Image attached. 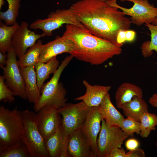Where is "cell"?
I'll return each instance as SVG.
<instances>
[{
  "label": "cell",
  "instance_id": "1",
  "mask_svg": "<svg viewBox=\"0 0 157 157\" xmlns=\"http://www.w3.org/2000/svg\"><path fill=\"white\" fill-rule=\"evenodd\" d=\"M113 1L81 0L70 8L90 33L119 47L116 41L117 34L120 30H129L131 22Z\"/></svg>",
  "mask_w": 157,
  "mask_h": 157
},
{
  "label": "cell",
  "instance_id": "2",
  "mask_svg": "<svg viewBox=\"0 0 157 157\" xmlns=\"http://www.w3.org/2000/svg\"><path fill=\"white\" fill-rule=\"evenodd\" d=\"M63 37L72 41L74 47L70 54L77 60L98 65L120 54L121 47L95 36L87 29L66 24Z\"/></svg>",
  "mask_w": 157,
  "mask_h": 157
},
{
  "label": "cell",
  "instance_id": "3",
  "mask_svg": "<svg viewBox=\"0 0 157 157\" xmlns=\"http://www.w3.org/2000/svg\"><path fill=\"white\" fill-rule=\"evenodd\" d=\"M73 58L70 55L65 58L50 80L44 84L40 90V96L34 104L33 108L35 112L47 104L54 105L59 109L66 104L67 91L59 81L63 71Z\"/></svg>",
  "mask_w": 157,
  "mask_h": 157
},
{
  "label": "cell",
  "instance_id": "4",
  "mask_svg": "<svg viewBox=\"0 0 157 157\" xmlns=\"http://www.w3.org/2000/svg\"><path fill=\"white\" fill-rule=\"evenodd\" d=\"M24 126L21 111L0 107V150L21 141Z\"/></svg>",
  "mask_w": 157,
  "mask_h": 157
},
{
  "label": "cell",
  "instance_id": "5",
  "mask_svg": "<svg viewBox=\"0 0 157 157\" xmlns=\"http://www.w3.org/2000/svg\"><path fill=\"white\" fill-rule=\"evenodd\" d=\"M24 126L21 141L27 147L31 157H49L45 140L38 129L36 114L26 109L21 111Z\"/></svg>",
  "mask_w": 157,
  "mask_h": 157
},
{
  "label": "cell",
  "instance_id": "6",
  "mask_svg": "<svg viewBox=\"0 0 157 157\" xmlns=\"http://www.w3.org/2000/svg\"><path fill=\"white\" fill-rule=\"evenodd\" d=\"M65 24L74 25L86 29L78 20L70 7L67 9H58L52 12L46 18L34 21L30 25L29 27L34 30H41L46 36H50L53 31Z\"/></svg>",
  "mask_w": 157,
  "mask_h": 157
},
{
  "label": "cell",
  "instance_id": "7",
  "mask_svg": "<svg viewBox=\"0 0 157 157\" xmlns=\"http://www.w3.org/2000/svg\"><path fill=\"white\" fill-rule=\"evenodd\" d=\"M129 137L120 127L109 126L102 119L97 141V157H109L112 151L121 147L124 142Z\"/></svg>",
  "mask_w": 157,
  "mask_h": 157
},
{
  "label": "cell",
  "instance_id": "8",
  "mask_svg": "<svg viewBox=\"0 0 157 157\" xmlns=\"http://www.w3.org/2000/svg\"><path fill=\"white\" fill-rule=\"evenodd\" d=\"M91 108L82 101L75 104L66 103L58 109L62 117V124L67 135L81 128Z\"/></svg>",
  "mask_w": 157,
  "mask_h": 157
},
{
  "label": "cell",
  "instance_id": "9",
  "mask_svg": "<svg viewBox=\"0 0 157 157\" xmlns=\"http://www.w3.org/2000/svg\"><path fill=\"white\" fill-rule=\"evenodd\" d=\"M7 53L6 64L1 68L5 83L15 95L26 99L24 79L17 63V56L12 46Z\"/></svg>",
  "mask_w": 157,
  "mask_h": 157
},
{
  "label": "cell",
  "instance_id": "10",
  "mask_svg": "<svg viewBox=\"0 0 157 157\" xmlns=\"http://www.w3.org/2000/svg\"><path fill=\"white\" fill-rule=\"evenodd\" d=\"M129 1L133 3L132 7L127 8L122 7L114 0V5L122 10L125 15L131 17V23L140 26L144 24H151L157 17V8L150 4L148 0H120Z\"/></svg>",
  "mask_w": 157,
  "mask_h": 157
},
{
  "label": "cell",
  "instance_id": "11",
  "mask_svg": "<svg viewBox=\"0 0 157 157\" xmlns=\"http://www.w3.org/2000/svg\"><path fill=\"white\" fill-rule=\"evenodd\" d=\"M58 109L54 105L47 104L36 114L38 127L44 140L55 132L62 123Z\"/></svg>",
  "mask_w": 157,
  "mask_h": 157
},
{
  "label": "cell",
  "instance_id": "12",
  "mask_svg": "<svg viewBox=\"0 0 157 157\" xmlns=\"http://www.w3.org/2000/svg\"><path fill=\"white\" fill-rule=\"evenodd\" d=\"M45 36L44 33L41 34H36L31 31L28 28L27 22H22L12 39V47L17 57L19 59L20 58L37 40Z\"/></svg>",
  "mask_w": 157,
  "mask_h": 157
},
{
  "label": "cell",
  "instance_id": "13",
  "mask_svg": "<svg viewBox=\"0 0 157 157\" xmlns=\"http://www.w3.org/2000/svg\"><path fill=\"white\" fill-rule=\"evenodd\" d=\"M99 106L91 108L81 128L90 143L91 157L97 156V136L101 129V123L102 120L99 110Z\"/></svg>",
  "mask_w": 157,
  "mask_h": 157
},
{
  "label": "cell",
  "instance_id": "14",
  "mask_svg": "<svg viewBox=\"0 0 157 157\" xmlns=\"http://www.w3.org/2000/svg\"><path fill=\"white\" fill-rule=\"evenodd\" d=\"M74 44L71 40L57 36L54 40L43 44L39 62L46 63L53 58L64 53L70 54Z\"/></svg>",
  "mask_w": 157,
  "mask_h": 157
},
{
  "label": "cell",
  "instance_id": "15",
  "mask_svg": "<svg viewBox=\"0 0 157 157\" xmlns=\"http://www.w3.org/2000/svg\"><path fill=\"white\" fill-rule=\"evenodd\" d=\"M68 136L61 123L55 132L45 140L49 157H69L67 152Z\"/></svg>",
  "mask_w": 157,
  "mask_h": 157
},
{
  "label": "cell",
  "instance_id": "16",
  "mask_svg": "<svg viewBox=\"0 0 157 157\" xmlns=\"http://www.w3.org/2000/svg\"><path fill=\"white\" fill-rule=\"evenodd\" d=\"M67 152L69 157H91V149L81 128L69 134Z\"/></svg>",
  "mask_w": 157,
  "mask_h": 157
},
{
  "label": "cell",
  "instance_id": "17",
  "mask_svg": "<svg viewBox=\"0 0 157 157\" xmlns=\"http://www.w3.org/2000/svg\"><path fill=\"white\" fill-rule=\"evenodd\" d=\"M83 84L86 88L85 94L74 100L83 101L91 107L99 106L111 89L110 86L91 85L85 80L83 81Z\"/></svg>",
  "mask_w": 157,
  "mask_h": 157
},
{
  "label": "cell",
  "instance_id": "18",
  "mask_svg": "<svg viewBox=\"0 0 157 157\" xmlns=\"http://www.w3.org/2000/svg\"><path fill=\"white\" fill-rule=\"evenodd\" d=\"M25 85L27 97L29 102L35 104L41 94L37 83L34 65L20 68Z\"/></svg>",
  "mask_w": 157,
  "mask_h": 157
},
{
  "label": "cell",
  "instance_id": "19",
  "mask_svg": "<svg viewBox=\"0 0 157 157\" xmlns=\"http://www.w3.org/2000/svg\"><path fill=\"white\" fill-rule=\"evenodd\" d=\"M99 110L102 119L105 120L108 126L120 127L124 118L112 104L109 93L105 96L99 106Z\"/></svg>",
  "mask_w": 157,
  "mask_h": 157
},
{
  "label": "cell",
  "instance_id": "20",
  "mask_svg": "<svg viewBox=\"0 0 157 157\" xmlns=\"http://www.w3.org/2000/svg\"><path fill=\"white\" fill-rule=\"evenodd\" d=\"M142 89L131 83L124 82L121 84L117 90L115 94L116 106L122 108L126 103L130 101L135 96L143 98Z\"/></svg>",
  "mask_w": 157,
  "mask_h": 157
},
{
  "label": "cell",
  "instance_id": "21",
  "mask_svg": "<svg viewBox=\"0 0 157 157\" xmlns=\"http://www.w3.org/2000/svg\"><path fill=\"white\" fill-rule=\"evenodd\" d=\"M126 117H130L140 122V118L145 113L149 112L147 103L142 98L135 96L125 104L121 108Z\"/></svg>",
  "mask_w": 157,
  "mask_h": 157
},
{
  "label": "cell",
  "instance_id": "22",
  "mask_svg": "<svg viewBox=\"0 0 157 157\" xmlns=\"http://www.w3.org/2000/svg\"><path fill=\"white\" fill-rule=\"evenodd\" d=\"M38 62L34 65L38 84L40 90L44 81L53 74L59 66V62L55 56L46 63Z\"/></svg>",
  "mask_w": 157,
  "mask_h": 157
},
{
  "label": "cell",
  "instance_id": "23",
  "mask_svg": "<svg viewBox=\"0 0 157 157\" xmlns=\"http://www.w3.org/2000/svg\"><path fill=\"white\" fill-rule=\"evenodd\" d=\"M16 22L12 25H8L0 21V51L7 52L12 46V39L15 32L19 26Z\"/></svg>",
  "mask_w": 157,
  "mask_h": 157
},
{
  "label": "cell",
  "instance_id": "24",
  "mask_svg": "<svg viewBox=\"0 0 157 157\" xmlns=\"http://www.w3.org/2000/svg\"><path fill=\"white\" fill-rule=\"evenodd\" d=\"M43 44L42 40H39L19 60L17 63L19 68L35 65L39 62L40 56Z\"/></svg>",
  "mask_w": 157,
  "mask_h": 157
},
{
  "label": "cell",
  "instance_id": "25",
  "mask_svg": "<svg viewBox=\"0 0 157 157\" xmlns=\"http://www.w3.org/2000/svg\"><path fill=\"white\" fill-rule=\"evenodd\" d=\"M8 4V9L0 12L1 20L8 25H12L16 22L20 7L21 0H6Z\"/></svg>",
  "mask_w": 157,
  "mask_h": 157
},
{
  "label": "cell",
  "instance_id": "26",
  "mask_svg": "<svg viewBox=\"0 0 157 157\" xmlns=\"http://www.w3.org/2000/svg\"><path fill=\"white\" fill-rule=\"evenodd\" d=\"M145 25L151 33L150 40L144 42L140 47L142 54L144 58H148L151 56L153 51L157 53V25L146 23Z\"/></svg>",
  "mask_w": 157,
  "mask_h": 157
},
{
  "label": "cell",
  "instance_id": "27",
  "mask_svg": "<svg viewBox=\"0 0 157 157\" xmlns=\"http://www.w3.org/2000/svg\"><path fill=\"white\" fill-rule=\"evenodd\" d=\"M140 133L142 138H147L152 131H155L157 126V115L149 112L144 113L140 119Z\"/></svg>",
  "mask_w": 157,
  "mask_h": 157
},
{
  "label": "cell",
  "instance_id": "28",
  "mask_svg": "<svg viewBox=\"0 0 157 157\" xmlns=\"http://www.w3.org/2000/svg\"><path fill=\"white\" fill-rule=\"evenodd\" d=\"M26 144L21 141L10 146L0 150V157H30Z\"/></svg>",
  "mask_w": 157,
  "mask_h": 157
},
{
  "label": "cell",
  "instance_id": "29",
  "mask_svg": "<svg viewBox=\"0 0 157 157\" xmlns=\"http://www.w3.org/2000/svg\"><path fill=\"white\" fill-rule=\"evenodd\" d=\"M120 127L122 131L129 136H132L134 133L140 134V122L132 118L126 117L122 121Z\"/></svg>",
  "mask_w": 157,
  "mask_h": 157
},
{
  "label": "cell",
  "instance_id": "30",
  "mask_svg": "<svg viewBox=\"0 0 157 157\" xmlns=\"http://www.w3.org/2000/svg\"><path fill=\"white\" fill-rule=\"evenodd\" d=\"M3 76H0V101L12 103L15 99V93L7 85Z\"/></svg>",
  "mask_w": 157,
  "mask_h": 157
},
{
  "label": "cell",
  "instance_id": "31",
  "mask_svg": "<svg viewBox=\"0 0 157 157\" xmlns=\"http://www.w3.org/2000/svg\"><path fill=\"white\" fill-rule=\"evenodd\" d=\"M136 33L133 30H121L118 33L116 41L118 45L122 47L126 42H131L135 38Z\"/></svg>",
  "mask_w": 157,
  "mask_h": 157
},
{
  "label": "cell",
  "instance_id": "32",
  "mask_svg": "<svg viewBox=\"0 0 157 157\" xmlns=\"http://www.w3.org/2000/svg\"><path fill=\"white\" fill-rule=\"evenodd\" d=\"M139 145L138 140L134 138H130L127 140L125 143V147L127 150L129 151L138 148Z\"/></svg>",
  "mask_w": 157,
  "mask_h": 157
},
{
  "label": "cell",
  "instance_id": "33",
  "mask_svg": "<svg viewBox=\"0 0 157 157\" xmlns=\"http://www.w3.org/2000/svg\"><path fill=\"white\" fill-rule=\"evenodd\" d=\"M127 157H145V153L142 149L138 148L126 153Z\"/></svg>",
  "mask_w": 157,
  "mask_h": 157
},
{
  "label": "cell",
  "instance_id": "34",
  "mask_svg": "<svg viewBox=\"0 0 157 157\" xmlns=\"http://www.w3.org/2000/svg\"><path fill=\"white\" fill-rule=\"evenodd\" d=\"M109 157H127V156L124 149L120 147L113 150Z\"/></svg>",
  "mask_w": 157,
  "mask_h": 157
},
{
  "label": "cell",
  "instance_id": "35",
  "mask_svg": "<svg viewBox=\"0 0 157 157\" xmlns=\"http://www.w3.org/2000/svg\"><path fill=\"white\" fill-rule=\"evenodd\" d=\"M7 58V54L0 51V66L1 68L6 65Z\"/></svg>",
  "mask_w": 157,
  "mask_h": 157
},
{
  "label": "cell",
  "instance_id": "36",
  "mask_svg": "<svg viewBox=\"0 0 157 157\" xmlns=\"http://www.w3.org/2000/svg\"><path fill=\"white\" fill-rule=\"evenodd\" d=\"M149 102L151 106L157 108V92L154 94L150 98Z\"/></svg>",
  "mask_w": 157,
  "mask_h": 157
},
{
  "label": "cell",
  "instance_id": "37",
  "mask_svg": "<svg viewBox=\"0 0 157 157\" xmlns=\"http://www.w3.org/2000/svg\"><path fill=\"white\" fill-rule=\"evenodd\" d=\"M4 3V0H0V9H1L2 6Z\"/></svg>",
  "mask_w": 157,
  "mask_h": 157
},
{
  "label": "cell",
  "instance_id": "38",
  "mask_svg": "<svg viewBox=\"0 0 157 157\" xmlns=\"http://www.w3.org/2000/svg\"><path fill=\"white\" fill-rule=\"evenodd\" d=\"M152 24L154 25H155L157 24V17L155 19V20L153 22Z\"/></svg>",
  "mask_w": 157,
  "mask_h": 157
},
{
  "label": "cell",
  "instance_id": "39",
  "mask_svg": "<svg viewBox=\"0 0 157 157\" xmlns=\"http://www.w3.org/2000/svg\"><path fill=\"white\" fill-rule=\"evenodd\" d=\"M155 145H156V147H157V141L155 143Z\"/></svg>",
  "mask_w": 157,
  "mask_h": 157
},
{
  "label": "cell",
  "instance_id": "40",
  "mask_svg": "<svg viewBox=\"0 0 157 157\" xmlns=\"http://www.w3.org/2000/svg\"><path fill=\"white\" fill-rule=\"evenodd\" d=\"M72 0V1H75L76 0Z\"/></svg>",
  "mask_w": 157,
  "mask_h": 157
},
{
  "label": "cell",
  "instance_id": "41",
  "mask_svg": "<svg viewBox=\"0 0 157 157\" xmlns=\"http://www.w3.org/2000/svg\"></svg>",
  "mask_w": 157,
  "mask_h": 157
}]
</instances>
